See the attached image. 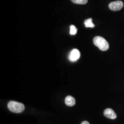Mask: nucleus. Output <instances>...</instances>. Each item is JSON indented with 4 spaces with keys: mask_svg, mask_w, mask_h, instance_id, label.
<instances>
[{
    "mask_svg": "<svg viewBox=\"0 0 124 124\" xmlns=\"http://www.w3.org/2000/svg\"><path fill=\"white\" fill-rule=\"evenodd\" d=\"M80 56V51L76 49L72 50L69 56V59L71 62H75L79 59Z\"/></svg>",
    "mask_w": 124,
    "mask_h": 124,
    "instance_id": "nucleus-4",
    "label": "nucleus"
},
{
    "mask_svg": "<svg viewBox=\"0 0 124 124\" xmlns=\"http://www.w3.org/2000/svg\"><path fill=\"white\" fill-rule=\"evenodd\" d=\"M72 2L77 4H85L87 3L88 0H71Z\"/></svg>",
    "mask_w": 124,
    "mask_h": 124,
    "instance_id": "nucleus-8",
    "label": "nucleus"
},
{
    "mask_svg": "<svg viewBox=\"0 0 124 124\" xmlns=\"http://www.w3.org/2000/svg\"><path fill=\"white\" fill-rule=\"evenodd\" d=\"M81 124H90V123L87 121H84L82 122Z\"/></svg>",
    "mask_w": 124,
    "mask_h": 124,
    "instance_id": "nucleus-10",
    "label": "nucleus"
},
{
    "mask_svg": "<svg viewBox=\"0 0 124 124\" xmlns=\"http://www.w3.org/2000/svg\"><path fill=\"white\" fill-rule=\"evenodd\" d=\"M85 25L86 28H94L95 25L93 23V19L92 18H90L85 21Z\"/></svg>",
    "mask_w": 124,
    "mask_h": 124,
    "instance_id": "nucleus-7",
    "label": "nucleus"
},
{
    "mask_svg": "<svg viewBox=\"0 0 124 124\" xmlns=\"http://www.w3.org/2000/svg\"><path fill=\"white\" fill-rule=\"evenodd\" d=\"M77 32V29L74 25L70 26V34L71 35H75Z\"/></svg>",
    "mask_w": 124,
    "mask_h": 124,
    "instance_id": "nucleus-9",
    "label": "nucleus"
},
{
    "mask_svg": "<svg viewBox=\"0 0 124 124\" xmlns=\"http://www.w3.org/2000/svg\"><path fill=\"white\" fill-rule=\"evenodd\" d=\"M104 115L109 119L114 120L116 118L117 115L115 111L111 108H107L104 111Z\"/></svg>",
    "mask_w": 124,
    "mask_h": 124,
    "instance_id": "nucleus-5",
    "label": "nucleus"
},
{
    "mask_svg": "<svg viewBox=\"0 0 124 124\" xmlns=\"http://www.w3.org/2000/svg\"><path fill=\"white\" fill-rule=\"evenodd\" d=\"M124 6V4L122 1L117 0L111 2L108 7L109 9L113 11H118L122 9Z\"/></svg>",
    "mask_w": 124,
    "mask_h": 124,
    "instance_id": "nucleus-3",
    "label": "nucleus"
},
{
    "mask_svg": "<svg viewBox=\"0 0 124 124\" xmlns=\"http://www.w3.org/2000/svg\"><path fill=\"white\" fill-rule=\"evenodd\" d=\"M65 102L68 106H73L75 104V99L71 96H68L65 98Z\"/></svg>",
    "mask_w": 124,
    "mask_h": 124,
    "instance_id": "nucleus-6",
    "label": "nucleus"
},
{
    "mask_svg": "<svg viewBox=\"0 0 124 124\" xmlns=\"http://www.w3.org/2000/svg\"><path fill=\"white\" fill-rule=\"evenodd\" d=\"M93 43L99 49L102 51H106L109 47L108 41L101 36H97L95 37L93 39Z\"/></svg>",
    "mask_w": 124,
    "mask_h": 124,
    "instance_id": "nucleus-1",
    "label": "nucleus"
},
{
    "mask_svg": "<svg viewBox=\"0 0 124 124\" xmlns=\"http://www.w3.org/2000/svg\"><path fill=\"white\" fill-rule=\"evenodd\" d=\"M8 108L11 112L15 113H20L24 110L23 104L15 101H10L8 105Z\"/></svg>",
    "mask_w": 124,
    "mask_h": 124,
    "instance_id": "nucleus-2",
    "label": "nucleus"
}]
</instances>
